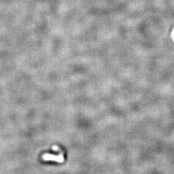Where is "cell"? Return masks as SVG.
<instances>
[{
    "mask_svg": "<svg viewBox=\"0 0 174 174\" xmlns=\"http://www.w3.org/2000/svg\"><path fill=\"white\" fill-rule=\"evenodd\" d=\"M43 159L44 160H56L57 162L61 163L63 161V157L62 155H59V156H55L52 155H49V154H46L43 155Z\"/></svg>",
    "mask_w": 174,
    "mask_h": 174,
    "instance_id": "cell-1",
    "label": "cell"
}]
</instances>
